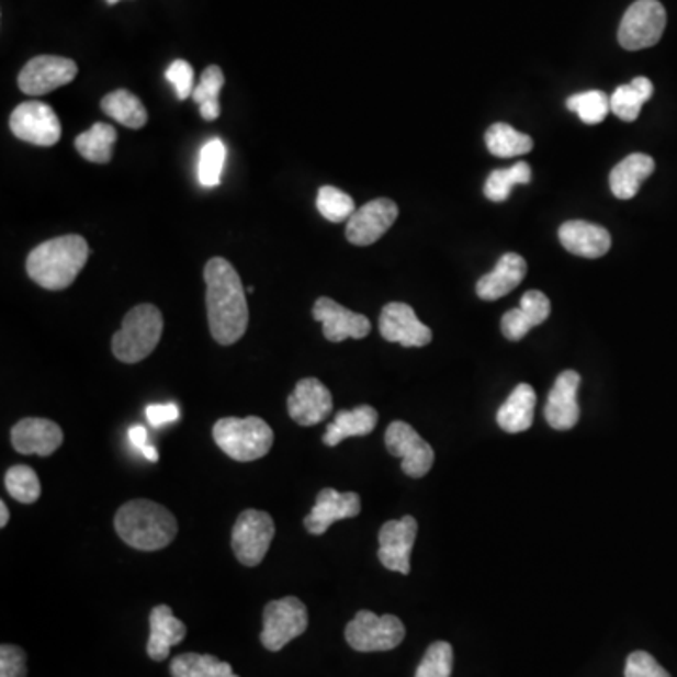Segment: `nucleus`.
I'll list each match as a JSON object with an SVG mask.
<instances>
[{
  "label": "nucleus",
  "instance_id": "obj_45",
  "mask_svg": "<svg viewBox=\"0 0 677 677\" xmlns=\"http://www.w3.org/2000/svg\"><path fill=\"white\" fill-rule=\"evenodd\" d=\"M8 520H10V510H8V505L2 500L0 503V527H7Z\"/></svg>",
  "mask_w": 677,
  "mask_h": 677
},
{
  "label": "nucleus",
  "instance_id": "obj_8",
  "mask_svg": "<svg viewBox=\"0 0 677 677\" xmlns=\"http://www.w3.org/2000/svg\"><path fill=\"white\" fill-rule=\"evenodd\" d=\"M275 537V521L262 510H244L232 529V550L245 566L262 563Z\"/></svg>",
  "mask_w": 677,
  "mask_h": 677
},
{
  "label": "nucleus",
  "instance_id": "obj_20",
  "mask_svg": "<svg viewBox=\"0 0 677 677\" xmlns=\"http://www.w3.org/2000/svg\"><path fill=\"white\" fill-rule=\"evenodd\" d=\"M65 441L63 429L46 418H23L12 428V447L23 455L47 458Z\"/></svg>",
  "mask_w": 677,
  "mask_h": 677
},
{
  "label": "nucleus",
  "instance_id": "obj_44",
  "mask_svg": "<svg viewBox=\"0 0 677 677\" xmlns=\"http://www.w3.org/2000/svg\"><path fill=\"white\" fill-rule=\"evenodd\" d=\"M128 441L132 442V447L138 448L139 452H144L145 448L149 447V435L144 426H134L128 429Z\"/></svg>",
  "mask_w": 677,
  "mask_h": 677
},
{
  "label": "nucleus",
  "instance_id": "obj_26",
  "mask_svg": "<svg viewBox=\"0 0 677 677\" xmlns=\"http://www.w3.org/2000/svg\"><path fill=\"white\" fill-rule=\"evenodd\" d=\"M655 170V160L644 153H634L623 158L610 173V189L619 200L636 196L640 187Z\"/></svg>",
  "mask_w": 677,
  "mask_h": 677
},
{
  "label": "nucleus",
  "instance_id": "obj_11",
  "mask_svg": "<svg viewBox=\"0 0 677 677\" xmlns=\"http://www.w3.org/2000/svg\"><path fill=\"white\" fill-rule=\"evenodd\" d=\"M10 128L15 138L38 147H52L60 139V121L57 113L44 102H23L13 110Z\"/></svg>",
  "mask_w": 677,
  "mask_h": 677
},
{
  "label": "nucleus",
  "instance_id": "obj_37",
  "mask_svg": "<svg viewBox=\"0 0 677 677\" xmlns=\"http://www.w3.org/2000/svg\"><path fill=\"white\" fill-rule=\"evenodd\" d=\"M316 207L329 223L349 221L356 213L354 200L336 187H323L316 196Z\"/></svg>",
  "mask_w": 677,
  "mask_h": 677
},
{
  "label": "nucleus",
  "instance_id": "obj_32",
  "mask_svg": "<svg viewBox=\"0 0 677 677\" xmlns=\"http://www.w3.org/2000/svg\"><path fill=\"white\" fill-rule=\"evenodd\" d=\"M171 677H239L232 666L213 655L183 653L171 661Z\"/></svg>",
  "mask_w": 677,
  "mask_h": 677
},
{
  "label": "nucleus",
  "instance_id": "obj_41",
  "mask_svg": "<svg viewBox=\"0 0 677 677\" xmlns=\"http://www.w3.org/2000/svg\"><path fill=\"white\" fill-rule=\"evenodd\" d=\"M625 677H672L647 652H634L627 658Z\"/></svg>",
  "mask_w": 677,
  "mask_h": 677
},
{
  "label": "nucleus",
  "instance_id": "obj_47",
  "mask_svg": "<svg viewBox=\"0 0 677 677\" xmlns=\"http://www.w3.org/2000/svg\"><path fill=\"white\" fill-rule=\"evenodd\" d=\"M108 4H117L119 0H105Z\"/></svg>",
  "mask_w": 677,
  "mask_h": 677
},
{
  "label": "nucleus",
  "instance_id": "obj_17",
  "mask_svg": "<svg viewBox=\"0 0 677 677\" xmlns=\"http://www.w3.org/2000/svg\"><path fill=\"white\" fill-rule=\"evenodd\" d=\"M334 408V397L318 379H302L289 395V415L292 420L309 428L328 418Z\"/></svg>",
  "mask_w": 677,
  "mask_h": 677
},
{
  "label": "nucleus",
  "instance_id": "obj_22",
  "mask_svg": "<svg viewBox=\"0 0 677 677\" xmlns=\"http://www.w3.org/2000/svg\"><path fill=\"white\" fill-rule=\"evenodd\" d=\"M560 241L576 257L600 258L612 247L610 232L599 224L568 221L560 228Z\"/></svg>",
  "mask_w": 677,
  "mask_h": 677
},
{
  "label": "nucleus",
  "instance_id": "obj_28",
  "mask_svg": "<svg viewBox=\"0 0 677 677\" xmlns=\"http://www.w3.org/2000/svg\"><path fill=\"white\" fill-rule=\"evenodd\" d=\"M100 105H102V112L105 115L115 119L126 128L138 131V128H144L147 125V110L142 104V100L126 89H119V91L105 94Z\"/></svg>",
  "mask_w": 677,
  "mask_h": 677
},
{
  "label": "nucleus",
  "instance_id": "obj_39",
  "mask_svg": "<svg viewBox=\"0 0 677 677\" xmlns=\"http://www.w3.org/2000/svg\"><path fill=\"white\" fill-rule=\"evenodd\" d=\"M454 668V647L448 642H435L421 658L415 677H450Z\"/></svg>",
  "mask_w": 677,
  "mask_h": 677
},
{
  "label": "nucleus",
  "instance_id": "obj_40",
  "mask_svg": "<svg viewBox=\"0 0 677 677\" xmlns=\"http://www.w3.org/2000/svg\"><path fill=\"white\" fill-rule=\"evenodd\" d=\"M166 79L176 87L179 100H187L194 92V68L187 60H173L166 70Z\"/></svg>",
  "mask_w": 677,
  "mask_h": 677
},
{
  "label": "nucleus",
  "instance_id": "obj_6",
  "mask_svg": "<svg viewBox=\"0 0 677 677\" xmlns=\"http://www.w3.org/2000/svg\"><path fill=\"white\" fill-rule=\"evenodd\" d=\"M405 625L395 616H376L362 610L356 613L345 631V639L354 652H392L405 640Z\"/></svg>",
  "mask_w": 677,
  "mask_h": 677
},
{
  "label": "nucleus",
  "instance_id": "obj_46",
  "mask_svg": "<svg viewBox=\"0 0 677 677\" xmlns=\"http://www.w3.org/2000/svg\"><path fill=\"white\" fill-rule=\"evenodd\" d=\"M245 290H247V294H255V286H249V289Z\"/></svg>",
  "mask_w": 677,
  "mask_h": 677
},
{
  "label": "nucleus",
  "instance_id": "obj_23",
  "mask_svg": "<svg viewBox=\"0 0 677 677\" xmlns=\"http://www.w3.org/2000/svg\"><path fill=\"white\" fill-rule=\"evenodd\" d=\"M527 275V262L516 252H507L500 257L494 271L482 277L476 283V294L484 302H495L510 294Z\"/></svg>",
  "mask_w": 677,
  "mask_h": 677
},
{
  "label": "nucleus",
  "instance_id": "obj_16",
  "mask_svg": "<svg viewBox=\"0 0 677 677\" xmlns=\"http://www.w3.org/2000/svg\"><path fill=\"white\" fill-rule=\"evenodd\" d=\"M313 318L323 324L324 337L331 342L363 339L371 331L368 316L349 311L331 297H318L313 307Z\"/></svg>",
  "mask_w": 677,
  "mask_h": 677
},
{
  "label": "nucleus",
  "instance_id": "obj_21",
  "mask_svg": "<svg viewBox=\"0 0 677 677\" xmlns=\"http://www.w3.org/2000/svg\"><path fill=\"white\" fill-rule=\"evenodd\" d=\"M552 313V303L548 300L544 292L540 290H529L521 297L518 309L508 311L500 320L503 336L508 341H521L529 334V329L540 326L548 320Z\"/></svg>",
  "mask_w": 677,
  "mask_h": 677
},
{
  "label": "nucleus",
  "instance_id": "obj_10",
  "mask_svg": "<svg viewBox=\"0 0 677 677\" xmlns=\"http://www.w3.org/2000/svg\"><path fill=\"white\" fill-rule=\"evenodd\" d=\"M384 442L390 454L402 458L403 473L410 478H421L433 467V448L407 421H392L384 433Z\"/></svg>",
  "mask_w": 677,
  "mask_h": 677
},
{
  "label": "nucleus",
  "instance_id": "obj_43",
  "mask_svg": "<svg viewBox=\"0 0 677 677\" xmlns=\"http://www.w3.org/2000/svg\"><path fill=\"white\" fill-rule=\"evenodd\" d=\"M147 420L151 421V426H165L170 421L179 420V408L176 403H166V405H149L145 410Z\"/></svg>",
  "mask_w": 677,
  "mask_h": 677
},
{
  "label": "nucleus",
  "instance_id": "obj_31",
  "mask_svg": "<svg viewBox=\"0 0 677 677\" xmlns=\"http://www.w3.org/2000/svg\"><path fill=\"white\" fill-rule=\"evenodd\" d=\"M487 151L494 157L514 158L527 155L533 149V139L518 132L507 123H495L486 132Z\"/></svg>",
  "mask_w": 677,
  "mask_h": 677
},
{
  "label": "nucleus",
  "instance_id": "obj_15",
  "mask_svg": "<svg viewBox=\"0 0 677 677\" xmlns=\"http://www.w3.org/2000/svg\"><path fill=\"white\" fill-rule=\"evenodd\" d=\"M379 328L386 341L397 342L407 349H420L433 339V331L418 320L415 309L407 303H388L382 309Z\"/></svg>",
  "mask_w": 677,
  "mask_h": 677
},
{
  "label": "nucleus",
  "instance_id": "obj_33",
  "mask_svg": "<svg viewBox=\"0 0 677 677\" xmlns=\"http://www.w3.org/2000/svg\"><path fill=\"white\" fill-rule=\"evenodd\" d=\"M224 86V74L218 66H207L200 83L194 87L192 99L200 105V115L205 121H215L221 115V104H218V94Z\"/></svg>",
  "mask_w": 677,
  "mask_h": 677
},
{
  "label": "nucleus",
  "instance_id": "obj_42",
  "mask_svg": "<svg viewBox=\"0 0 677 677\" xmlns=\"http://www.w3.org/2000/svg\"><path fill=\"white\" fill-rule=\"evenodd\" d=\"M0 677H26V655L18 645L0 647Z\"/></svg>",
  "mask_w": 677,
  "mask_h": 677
},
{
  "label": "nucleus",
  "instance_id": "obj_24",
  "mask_svg": "<svg viewBox=\"0 0 677 677\" xmlns=\"http://www.w3.org/2000/svg\"><path fill=\"white\" fill-rule=\"evenodd\" d=\"M149 642H147V655L162 663L170 655L173 645L181 644L187 636V627L183 621H179L170 606H155L149 616Z\"/></svg>",
  "mask_w": 677,
  "mask_h": 677
},
{
  "label": "nucleus",
  "instance_id": "obj_7",
  "mask_svg": "<svg viewBox=\"0 0 677 677\" xmlns=\"http://www.w3.org/2000/svg\"><path fill=\"white\" fill-rule=\"evenodd\" d=\"M309 627V613L297 597L271 600L263 608L260 642L268 652H281L284 645L302 636Z\"/></svg>",
  "mask_w": 677,
  "mask_h": 677
},
{
  "label": "nucleus",
  "instance_id": "obj_36",
  "mask_svg": "<svg viewBox=\"0 0 677 677\" xmlns=\"http://www.w3.org/2000/svg\"><path fill=\"white\" fill-rule=\"evenodd\" d=\"M4 486H7L8 494L23 505L36 503L42 494L38 474L34 473V469L29 465H13L12 469H8Z\"/></svg>",
  "mask_w": 677,
  "mask_h": 677
},
{
  "label": "nucleus",
  "instance_id": "obj_30",
  "mask_svg": "<svg viewBox=\"0 0 677 677\" xmlns=\"http://www.w3.org/2000/svg\"><path fill=\"white\" fill-rule=\"evenodd\" d=\"M117 142V131L112 125L97 123L76 138V149L81 157L94 165H108L112 160L113 145Z\"/></svg>",
  "mask_w": 677,
  "mask_h": 677
},
{
  "label": "nucleus",
  "instance_id": "obj_14",
  "mask_svg": "<svg viewBox=\"0 0 677 677\" xmlns=\"http://www.w3.org/2000/svg\"><path fill=\"white\" fill-rule=\"evenodd\" d=\"M399 215V207L388 198H376L356 210L347 224V239L358 247H368L381 239L392 228Z\"/></svg>",
  "mask_w": 677,
  "mask_h": 677
},
{
  "label": "nucleus",
  "instance_id": "obj_13",
  "mask_svg": "<svg viewBox=\"0 0 677 677\" xmlns=\"http://www.w3.org/2000/svg\"><path fill=\"white\" fill-rule=\"evenodd\" d=\"M418 534V521L413 516L386 521L379 533V561L388 571L410 573V553Z\"/></svg>",
  "mask_w": 677,
  "mask_h": 677
},
{
  "label": "nucleus",
  "instance_id": "obj_34",
  "mask_svg": "<svg viewBox=\"0 0 677 677\" xmlns=\"http://www.w3.org/2000/svg\"><path fill=\"white\" fill-rule=\"evenodd\" d=\"M531 183V168L527 162H518L508 170H495L489 178H487L486 187H484V194L487 200L492 202H505L510 198V191L516 184H529Z\"/></svg>",
  "mask_w": 677,
  "mask_h": 677
},
{
  "label": "nucleus",
  "instance_id": "obj_3",
  "mask_svg": "<svg viewBox=\"0 0 677 677\" xmlns=\"http://www.w3.org/2000/svg\"><path fill=\"white\" fill-rule=\"evenodd\" d=\"M115 531L128 546L139 552H157L176 539L178 520L158 503L134 499L119 508Z\"/></svg>",
  "mask_w": 677,
  "mask_h": 677
},
{
  "label": "nucleus",
  "instance_id": "obj_2",
  "mask_svg": "<svg viewBox=\"0 0 677 677\" xmlns=\"http://www.w3.org/2000/svg\"><path fill=\"white\" fill-rule=\"evenodd\" d=\"M89 245L81 236H60L31 250L26 273L46 290H65L78 279L89 260Z\"/></svg>",
  "mask_w": 677,
  "mask_h": 677
},
{
  "label": "nucleus",
  "instance_id": "obj_29",
  "mask_svg": "<svg viewBox=\"0 0 677 677\" xmlns=\"http://www.w3.org/2000/svg\"><path fill=\"white\" fill-rule=\"evenodd\" d=\"M653 97V83L647 78H634L629 86H619L610 99V108L621 121L639 119L642 105Z\"/></svg>",
  "mask_w": 677,
  "mask_h": 677
},
{
  "label": "nucleus",
  "instance_id": "obj_38",
  "mask_svg": "<svg viewBox=\"0 0 677 677\" xmlns=\"http://www.w3.org/2000/svg\"><path fill=\"white\" fill-rule=\"evenodd\" d=\"M224 162H226V147H224L223 139H210L200 151V165H198L200 184L210 187V189L221 184Z\"/></svg>",
  "mask_w": 677,
  "mask_h": 677
},
{
  "label": "nucleus",
  "instance_id": "obj_9",
  "mask_svg": "<svg viewBox=\"0 0 677 677\" xmlns=\"http://www.w3.org/2000/svg\"><path fill=\"white\" fill-rule=\"evenodd\" d=\"M665 26V7L658 0H636L621 20L619 44L629 52L655 46L663 38Z\"/></svg>",
  "mask_w": 677,
  "mask_h": 677
},
{
  "label": "nucleus",
  "instance_id": "obj_4",
  "mask_svg": "<svg viewBox=\"0 0 677 677\" xmlns=\"http://www.w3.org/2000/svg\"><path fill=\"white\" fill-rule=\"evenodd\" d=\"M162 313L151 305H136L126 313L123 326L112 339V352L119 362L138 363L157 349L162 337Z\"/></svg>",
  "mask_w": 677,
  "mask_h": 677
},
{
  "label": "nucleus",
  "instance_id": "obj_27",
  "mask_svg": "<svg viewBox=\"0 0 677 677\" xmlns=\"http://www.w3.org/2000/svg\"><path fill=\"white\" fill-rule=\"evenodd\" d=\"M376 424H379V413L369 405L356 407L354 410H341L326 429L324 444L337 447L349 437H365L376 428Z\"/></svg>",
  "mask_w": 677,
  "mask_h": 677
},
{
  "label": "nucleus",
  "instance_id": "obj_19",
  "mask_svg": "<svg viewBox=\"0 0 677 677\" xmlns=\"http://www.w3.org/2000/svg\"><path fill=\"white\" fill-rule=\"evenodd\" d=\"M582 376L576 371H563L548 395L544 416L550 428L557 431L573 429L579 420L578 390Z\"/></svg>",
  "mask_w": 677,
  "mask_h": 677
},
{
  "label": "nucleus",
  "instance_id": "obj_12",
  "mask_svg": "<svg viewBox=\"0 0 677 677\" xmlns=\"http://www.w3.org/2000/svg\"><path fill=\"white\" fill-rule=\"evenodd\" d=\"M78 76V65L72 59L57 55H40L29 60L20 72L18 83L29 97H42L59 87L68 86Z\"/></svg>",
  "mask_w": 677,
  "mask_h": 677
},
{
  "label": "nucleus",
  "instance_id": "obj_25",
  "mask_svg": "<svg viewBox=\"0 0 677 677\" xmlns=\"http://www.w3.org/2000/svg\"><path fill=\"white\" fill-rule=\"evenodd\" d=\"M537 394L533 386L518 384L507 402L497 410V424L507 433H523L533 426Z\"/></svg>",
  "mask_w": 677,
  "mask_h": 677
},
{
  "label": "nucleus",
  "instance_id": "obj_1",
  "mask_svg": "<svg viewBox=\"0 0 677 677\" xmlns=\"http://www.w3.org/2000/svg\"><path fill=\"white\" fill-rule=\"evenodd\" d=\"M204 281L211 336L224 347L234 345L249 326L247 290L234 266L224 258H211L205 266Z\"/></svg>",
  "mask_w": 677,
  "mask_h": 677
},
{
  "label": "nucleus",
  "instance_id": "obj_35",
  "mask_svg": "<svg viewBox=\"0 0 677 677\" xmlns=\"http://www.w3.org/2000/svg\"><path fill=\"white\" fill-rule=\"evenodd\" d=\"M566 108L576 113L582 119V123H586V125H599L612 110L610 97L606 92L597 91V89L574 94L566 100Z\"/></svg>",
  "mask_w": 677,
  "mask_h": 677
},
{
  "label": "nucleus",
  "instance_id": "obj_18",
  "mask_svg": "<svg viewBox=\"0 0 677 677\" xmlns=\"http://www.w3.org/2000/svg\"><path fill=\"white\" fill-rule=\"evenodd\" d=\"M360 512H362L360 495L354 494V492L341 494L337 489L326 487L320 494L316 495L315 507L305 518V529L311 534H324L331 527V523L356 518Z\"/></svg>",
  "mask_w": 677,
  "mask_h": 677
},
{
  "label": "nucleus",
  "instance_id": "obj_5",
  "mask_svg": "<svg viewBox=\"0 0 677 677\" xmlns=\"http://www.w3.org/2000/svg\"><path fill=\"white\" fill-rule=\"evenodd\" d=\"M213 439L232 460L257 461L268 455L273 447V429L258 416L223 418L213 428Z\"/></svg>",
  "mask_w": 677,
  "mask_h": 677
}]
</instances>
